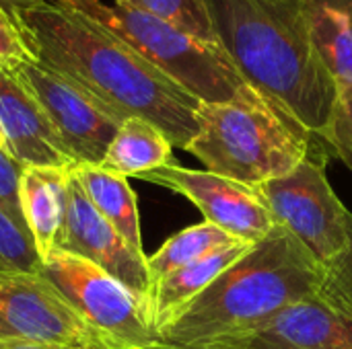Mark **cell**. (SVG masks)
Returning <instances> with one entry per match:
<instances>
[{"label":"cell","mask_w":352,"mask_h":349,"mask_svg":"<svg viewBox=\"0 0 352 349\" xmlns=\"http://www.w3.org/2000/svg\"><path fill=\"white\" fill-rule=\"evenodd\" d=\"M14 25L35 62L87 91L122 121L146 119L182 150L198 136L202 103L118 37L47 0L16 14Z\"/></svg>","instance_id":"obj_1"},{"label":"cell","mask_w":352,"mask_h":349,"mask_svg":"<svg viewBox=\"0 0 352 349\" xmlns=\"http://www.w3.org/2000/svg\"><path fill=\"white\" fill-rule=\"evenodd\" d=\"M206 6L239 76L316 140L338 84L311 43L301 0H206Z\"/></svg>","instance_id":"obj_2"},{"label":"cell","mask_w":352,"mask_h":349,"mask_svg":"<svg viewBox=\"0 0 352 349\" xmlns=\"http://www.w3.org/2000/svg\"><path fill=\"white\" fill-rule=\"evenodd\" d=\"M324 267L283 226L256 243L202 294L155 331L173 349H223L233 346L285 309L322 290Z\"/></svg>","instance_id":"obj_3"},{"label":"cell","mask_w":352,"mask_h":349,"mask_svg":"<svg viewBox=\"0 0 352 349\" xmlns=\"http://www.w3.org/2000/svg\"><path fill=\"white\" fill-rule=\"evenodd\" d=\"M200 132L186 146L206 171L258 187L295 171L311 136L274 103H202Z\"/></svg>","instance_id":"obj_4"},{"label":"cell","mask_w":352,"mask_h":349,"mask_svg":"<svg viewBox=\"0 0 352 349\" xmlns=\"http://www.w3.org/2000/svg\"><path fill=\"white\" fill-rule=\"evenodd\" d=\"M105 33L118 37L140 58L186 88L200 103L266 101L235 70L221 47L208 45L182 29L140 10L101 0H47Z\"/></svg>","instance_id":"obj_5"},{"label":"cell","mask_w":352,"mask_h":349,"mask_svg":"<svg viewBox=\"0 0 352 349\" xmlns=\"http://www.w3.org/2000/svg\"><path fill=\"white\" fill-rule=\"evenodd\" d=\"M318 146L289 175L258 185L274 222L287 228L326 269L349 247L352 214L332 189Z\"/></svg>","instance_id":"obj_6"},{"label":"cell","mask_w":352,"mask_h":349,"mask_svg":"<svg viewBox=\"0 0 352 349\" xmlns=\"http://www.w3.org/2000/svg\"><path fill=\"white\" fill-rule=\"evenodd\" d=\"M41 276L107 339L128 346H151L157 341L144 319L142 302L95 263L52 249L43 259Z\"/></svg>","instance_id":"obj_7"},{"label":"cell","mask_w":352,"mask_h":349,"mask_svg":"<svg viewBox=\"0 0 352 349\" xmlns=\"http://www.w3.org/2000/svg\"><path fill=\"white\" fill-rule=\"evenodd\" d=\"M21 339L99 349L107 337L91 327L39 274L0 269V341Z\"/></svg>","instance_id":"obj_8"},{"label":"cell","mask_w":352,"mask_h":349,"mask_svg":"<svg viewBox=\"0 0 352 349\" xmlns=\"http://www.w3.org/2000/svg\"><path fill=\"white\" fill-rule=\"evenodd\" d=\"M12 74L43 109L72 163L101 165L124 121L87 91L35 60Z\"/></svg>","instance_id":"obj_9"},{"label":"cell","mask_w":352,"mask_h":349,"mask_svg":"<svg viewBox=\"0 0 352 349\" xmlns=\"http://www.w3.org/2000/svg\"><path fill=\"white\" fill-rule=\"evenodd\" d=\"M138 179L188 197L202 212L204 222L227 230L243 243L256 245L276 226L258 187H250L206 169L196 171L169 163Z\"/></svg>","instance_id":"obj_10"},{"label":"cell","mask_w":352,"mask_h":349,"mask_svg":"<svg viewBox=\"0 0 352 349\" xmlns=\"http://www.w3.org/2000/svg\"><path fill=\"white\" fill-rule=\"evenodd\" d=\"M54 249L87 259L122 282L140 302L151 290L146 255L132 249L126 239L97 212L72 169L66 175L64 214Z\"/></svg>","instance_id":"obj_11"},{"label":"cell","mask_w":352,"mask_h":349,"mask_svg":"<svg viewBox=\"0 0 352 349\" xmlns=\"http://www.w3.org/2000/svg\"><path fill=\"white\" fill-rule=\"evenodd\" d=\"M223 349H352V313L318 292Z\"/></svg>","instance_id":"obj_12"},{"label":"cell","mask_w":352,"mask_h":349,"mask_svg":"<svg viewBox=\"0 0 352 349\" xmlns=\"http://www.w3.org/2000/svg\"><path fill=\"white\" fill-rule=\"evenodd\" d=\"M0 136L23 167H74L43 109L10 72H0Z\"/></svg>","instance_id":"obj_13"},{"label":"cell","mask_w":352,"mask_h":349,"mask_svg":"<svg viewBox=\"0 0 352 349\" xmlns=\"http://www.w3.org/2000/svg\"><path fill=\"white\" fill-rule=\"evenodd\" d=\"M252 247L254 245L241 243L235 247L219 249V251L157 280L151 286L148 296L144 300V319H146L153 335L179 309H184L198 294H202L227 267H231L237 259H241Z\"/></svg>","instance_id":"obj_14"},{"label":"cell","mask_w":352,"mask_h":349,"mask_svg":"<svg viewBox=\"0 0 352 349\" xmlns=\"http://www.w3.org/2000/svg\"><path fill=\"white\" fill-rule=\"evenodd\" d=\"M66 175L68 169L25 167L21 177V210L41 261L54 249L62 224Z\"/></svg>","instance_id":"obj_15"},{"label":"cell","mask_w":352,"mask_h":349,"mask_svg":"<svg viewBox=\"0 0 352 349\" xmlns=\"http://www.w3.org/2000/svg\"><path fill=\"white\" fill-rule=\"evenodd\" d=\"M311 43L336 84H352V0H301Z\"/></svg>","instance_id":"obj_16"},{"label":"cell","mask_w":352,"mask_h":349,"mask_svg":"<svg viewBox=\"0 0 352 349\" xmlns=\"http://www.w3.org/2000/svg\"><path fill=\"white\" fill-rule=\"evenodd\" d=\"M72 173L97 212L126 239L132 249L144 253L136 193L128 179L109 173L99 165H74Z\"/></svg>","instance_id":"obj_17"},{"label":"cell","mask_w":352,"mask_h":349,"mask_svg":"<svg viewBox=\"0 0 352 349\" xmlns=\"http://www.w3.org/2000/svg\"><path fill=\"white\" fill-rule=\"evenodd\" d=\"M171 158L173 144L157 125L140 117H128L120 125L99 167L128 179L157 171L169 165Z\"/></svg>","instance_id":"obj_18"},{"label":"cell","mask_w":352,"mask_h":349,"mask_svg":"<svg viewBox=\"0 0 352 349\" xmlns=\"http://www.w3.org/2000/svg\"><path fill=\"white\" fill-rule=\"evenodd\" d=\"M241 243L243 241L235 239L233 234H229L227 230H223L210 222H200V224L188 226V228L179 230L177 234H173L169 241H165L155 255L146 257L151 286L157 280L165 278L167 274H171L184 265H190L219 249L235 247Z\"/></svg>","instance_id":"obj_19"},{"label":"cell","mask_w":352,"mask_h":349,"mask_svg":"<svg viewBox=\"0 0 352 349\" xmlns=\"http://www.w3.org/2000/svg\"><path fill=\"white\" fill-rule=\"evenodd\" d=\"M116 4L161 19L208 45L221 47L206 0H116Z\"/></svg>","instance_id":"obj_20"},{"label":"cell","mask_w":352,"mask_h":349,"mask_svg":"<svg viewBox=\"0 0 352 349\" xmlns=\"http://www.w3.org/2000/svg\"><path fill=\"white\" fill-rule=\"evenodd\" d=\"M326 156L338 158L352 173V84H338L336 103L322 134L311 140Z\"/></svg>","instance_id":"obj_21"},{"label":"cell","mask_w":352,"mask_h":349,"mask_svg":"<svg viewBox=\"0 0 352 349\" xmlns=\"http://www.w3.org/2000/svg\"><path fill=\"white\" fill-rule=\"evenodd\" d=\"M41 265L31 234L0 210V269L39 274Z\"/></svg>","instance_id":"obj_22"},{"label":"cell","mask_w":352,"mask_h":349,"mask_svg":"<svg viewBox=\"0 0 352 349\" xmlns=\"http://www.w3.org/2000/svg\"><path fill=\"white\" fill-rule=\"evenodd\" d=\"M324 272L326 274H324V284L320 292L334 304L352 313V218L351 226H349V247Z\"/></svg>","instance_id":"obj_23"},{"label":"cell","mask_w":352,"mask_h":349,"mask_svg":"<svg viewBox=\"0 0 352 349\" xmlns=\"http://www.w3.org/2000/svg\"><path fill=\"white\" fill-rule=\"evenodd\" d=\"M25 167L6 150H0V210L10 216L23 230H27L21 210V177ZM29 232V230H27Z\"/></svg>","instance_id":"obj_24"},{"label":"cell","mask_w":352,"mask_h":349,"mask_svg":"<svg viewBox=\"0 0 352 349\" xmlns=\"http://www.w3.org/2000/svg\"><path fill=\"white\" fill-rule=\"evenodd\" d=\"M33 53L14 25V21L0 10V72H14L23 64L33 62Z\"/></svg>","instance_id":"obj_25"},{"label":"cell","mask_w":352,"mask_h":349,"mask_svg":"<svg viewBox=\"0 0 352 349\" xmlns=\"http://www.w3.org/2000/svg\"><path fill=\"white\" fill-rule=\"evenodd\" d=\"M45 0H0V10L6 12L12 21L16 14L29 10V8H35L39 4H43Z\"/></svg>","instance_id":"obj_26"},{"label":"cell","mask_w":352,"mask_h":349,"mask_svg":"<svg viewBox=\"0 0 352 349\" xmlns=\"http://www.w3.org/2000/svg\"><path fill=\"white\" fill-rule=\"evenodd\" d=\"M0 349H72L56 344H37V341H21V339H6L0 341Z\"/></svg>","instance_id":"obj_27"},{"label":"cell","mask_w":352,"mask_h":349,"mask_svg":"<svg viewBox=\"0 0 352 349\" xmlns=\"http://www.w3.org/2000/svg\"><path fill=\"white\" fill-rule=\"evenodd\" d=\"M99 349H173V348H167V346H161V344H151V346H128V344H118V341H111V339H107L103 346Z\"/></svg>","instance_id":"obj_28"},{"label":"cell","mask_w":352,"mask_h":349,"mask_svg":"<svg viewBox=\"0 0 352 349\" xmlns=\"http://www.w3.org/2000/svg\"><path fill=\"white\" fill-rule=\"evenodd\" d=\"M0 150H4V142H2V136H0Z\"/></svg>","instance_id":"obj_29"}]
</instances>
